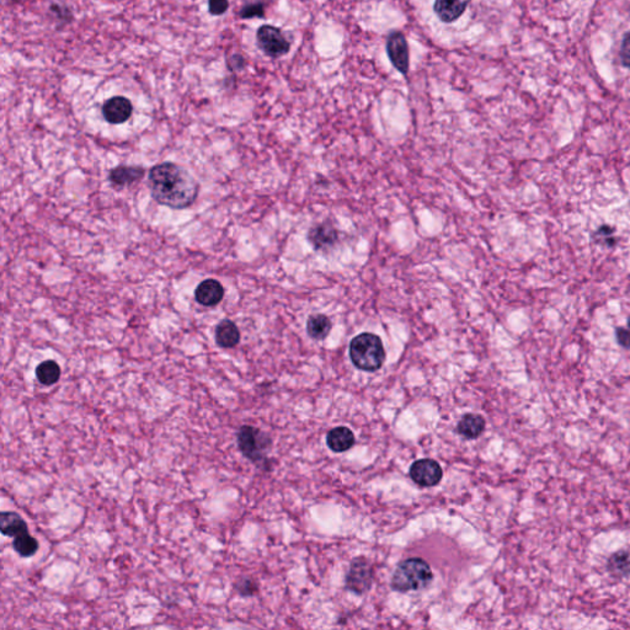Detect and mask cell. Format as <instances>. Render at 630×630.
Segmentation results:
<instances>
[{"instance_id": "cell-12", "label": "cell", "mask_w": 630, "mask_h": 630, "mask_svg": "<svg viewBox=\"0 0 630 630\" xmlns=\"http://www.w3.org/2000/svg\"><path fill=\"white\" fill-rule=\"evenodd\" d=\"M472 0H435L433 10L443 22H454L463 15Z\"/></svg>"}, {"instance_id": "cell-21", "label": "cell", "mask_w": 630, "mask_h": 630, "mask_svg": "<svg viewBox=\"0 0 630 630\" xmlns=\"http://www.w3.org/2000/svg\"><path fill=\"white\" fill-rule=\"evenodd\" d=\"M13 547H14L15 552L20 557H30L36 554L37 549H38V543L31 534L24 533V534H20V536L14 538Z\"/></svg>"}, {"instance_id": "cell-13", "label": "cell", "mask_w": 630, "mask_h": 630, "mask_svg": "<svg viewBox=\"0 0 630 630\" xmlns=\"http://www.w3.org/2000/svg\"><path fill=\"white\" fill-rule=\"evenodd\" d=\"M240 331L230 319H224L216 328V343L222 349H233L239 344Z\"/></svg>"}, {"instance_id": "cell-23", "label": "cell", "mask_w": 630, "mask_h": 630, "mask_svg": "<svg viewBox=\"0 0 630 630\" xmlns=\"http://www.w3.org/2000/svg\"><path fill=\"white\" fill-rule=\"evenodd\" d=\"M265 15L264 11V6L261 3H253L248 6H243V9L240 11V16L243 19H251V17H262Z\"/></svg>"}, {"instance_id": "cell-7", "label": "cell", "mask_w": 630, "mask_h": 630, "mask_svg": "<svg viewBox=\"0 0 630 630\" xmlns=\"http://www.w3.org/2000/svg\"><path fill=\"white\" fill-rule=\"evenodd\" d=\"M442 468L433 459H420L410 468L412 479L420 486H435L442 479Z\"/></svg>"}, {"instance_id": "cell-9", "label": "cell", "mask_w": 630, "mask_h": 630, "mask_svg": "<svg viewBox=\"0 0 630 630\" xmlns=\"http://www.w3.org/2000/svg\"><path fill=\"white\" fill-rule=\"evenodd\" d=\"M133 111L132 103L123 96H114L105 103L103 115L105 120L112 125L123 123L130 119Z\"/></svg>"}, {"instance_id": "cell-18", "label": "cell", "mask_w": 630, "mask_h": 630, "mask_svg": "<svg viewBox=\"0 0 630 630\" xmlns=\"http://www.w3.org/2000/svg\"><path fill=\"white\" fill-rule=\"evenodd\" d=\"M485 428V420L480 415H474V414H468L459 421L458 433L463 437L472 438L479 437L483 433Z\"/></svg>"}, {"instance_id": "cell-20", "label": "cell", "mask_w": 630, "mask_h": 630, "mask_svg": "<svg viewBox=\"0 0 630 630\" xmlns=\"http://www.w3.org/2000/svg\"><path fill=\"white\" fill-rule=\"evenodd\" d=\"M307 330L309 336L313 339H325L331 330V322L324 314H314L308 319Z\"/></svg>"}, {"instance_id": "cell-25", "label": "cell", "mask_w": 630, "mask_h": 630, "mask_svg": "<svg viewBox=\"0 0 630 630\" xmlns=\"http://www.w3.org/2000/svg\"><path fill=\"white\" fill-rule=\"evenodd\" d=\"M237 591L244 597L253 596L257 591V585L250 578H244L237 585Z\"/></svg>"}, {"instance_id": "cell-4", "label": "cell", "mask_w": 630, "mask_h": 630, "mask_svg": "<svg viewBox=\"0 0 630 630\" xmlns=\"http://www.w3.org/2000/svg\"><path fill=\"white\" fill-rule=\"evenodd\" d=\"M237 440L240 452L244 457L253 463L262 465L267 463L266 452L271 447V438L269 437L267 433L250 425H244L240 427Z\"/></svg>"}, {"instance_id": "cell-1", "label": "cell", "mask_w": 630, "mask_h": 630, "mask_svg": "<svg viewBox=\"0 0 630 630\" xmlns=\"http://www.w3.org/2000/svg\"><path fill=\"white\" fill-rule=\"evenodd\" d=\"M148 186L151 197L170 209H188L197 198V181L185 167L174 163H162L153 167Z\"/></svg>"}, {"instance_id": "cell-17", "label": "cell", "mask_w": 630, "mask_h": 630, "mask_svg": "<svg viewBox=\"0 0 630 630\" xmlns=\"http://www.w3.org/2000/svg\"><path fill=\"white\" fill-rule=\"evenodd\" d=\"M607 570L615 578H623L630 576V552L618 550L613 553L607 560Z\"/></svg>"}, {"instance_id": "cell-22", "label": "cell", "mask_w": 630, "mask_h": 630, "mask_svg": "<svg viewBox=\"0 0 630 630\" xmlns=\"http://www.w3.org/2000/svg\"><path fill=\"white\" fill-rule=\"evenodd\" d=\"M615 230L613 228H610V225H603V227H601L599 230L594 232V241L596 243H599L601 245H606V246H613L615 244Z\"/></svg>"}, {"instance_id": "cell-28", "label": "cell", "mask_w": 630, "mask_h": 630, "mask_svg": "<svg viewBox=\"0 0 630 630\" xmlns=\"http://www.w3.org/2000/svg\"><path fill=\"white\" fill-rule=\"evenodd\" d=\"M244 58L240 57V56H233V57L230 59V68L232 69V70H235V69H243L244 68Z\"/></svg>"}, {"instance_id": "cell-6", "label": "cell", "mask_w": 630, "mask_h": 630, "mask_svg": "<svg viewBox=\"0 0 630 630\" xmlns=\"http://www.w3.org/2000/svg\"><path fill=\"white\" fill-rule=\"evenodd\" d=\"M372 576H373V571H372L370 562L363 557L354 559V562H351L347 578H346L347 589L354 591L356 594H365L366 591L370 587Z\"/></svg>"}, {"instance_id": "cell-30", "label": "cell", "mask_w": 630, "mask_h": 630, "mask_svg": "<svg viewBox=\"0 0 630 630\" xmlns=\"http://www.w3.org/2000/svg\"><path fill=\"white\" fill-rule=\"evenodd\" d=\"M13 1H20V0H13Z\"/></svg>"}, {"instance_id": "cell-11", "label": "cell", "mask_w": 630, "mask_h": 630, "mask_svg": "<svg viewBox=\"0 0 630 630\" xmlns=\"http://www.w3.org/2000/svg\"><path fill=\"white\" fill-rule=\"evenodd\" d=\"M309 241L317 250H328L336 244L339 234L330 223L318 224L309 230Z\"/></svg>"}, {"instance_id": "cell-5", "label": "cell", "mask_w": 630, "mask_h": 630, "mask_svg": "<svg viewBox=\"0 0 630 630\" xmlns=\"http://www.w3.org/2000/svg\"><path fill=\"white\" fill-rule=\"evenodd\" d=\"M257 45L262 50V52L269 57L278 58L285 56L290 51V42L287 41L280 29L264 25L257 30Z\"/></svg>"}, {"instance_id": "cell-15", "label": "cell", "mask_w": 630, "mask_h": 630, "mask_svg": "<svg viewBox=\"0 0 630 630\" xmlns=\"http://www.w3.org/2000/svg\"><path fill=\"white\" fill-rule=\"evenodd\" d=\"M0 531L4 536L15 538L20 534L27 533L29 528H27V522L20 515H17L13 511L10 512L6 511V512H1V515H0Z\"/></svg>"}, {"instance_id": "cell-2", "label": "cell", "mask_w": 630, "mask_h": 630, "mask_svg": "<svg viewBox=\"0 0 630 630\" xmlns=\"http://www.w3.org/2000/svg\"><path fill=\"white\" fill-rule=\"evenodd\" d=\"M350 357L359 370L375 372L384 363L386 351L375 333H359L350 344Z\"/></svg>"}, {"instance_id": "cell-24", "label": "cell", "mask_w": 630, "mask_h": 630, "mask_svg": "<svg viewBox=\"0 0 630 630\" xmlns=\"http://www.w3.org/2000/svg\"><path fill=\"white\" fill-rule=\"evenodd\" d=\"M620 57L622 64L630 69V32L625 33V36L623 37V41L620 45Z\"/></svg>"}, {"instance_id": "cell-3", "label": "cell", "mask_w": 630, "mask_h": 630, "mask_svg": "<svg viewBox=\"0 0 630 630\" xmlns=\"http://www.w3.org/2000/svg\"><path fill=\"white\" fill-rule=\"evenodd\" d=\"M433 575L430 565L423 559L412 557L401 562L396 568L391 586L399 592L420 591L433 581Z\"/></svg>"}, {"instance_id": "cell-14", "label": "cell", "mask_w": 630, "mask_h": 630, "mask_svg": "<svg viewBox=\"0 0 630 630\" xmlns=\"http://www.w3.org/2000/svg\"><path fill=\"white\" fill-rule=\"evenodd\" d=\"M327 442L331 451L341 453L354 446V435L347 427H336L328 433Z\"/></svg>"}, {"instance_id": "cell-10", "label": "cell", "mask_w": 630, "mask_h": 630, "mask_svg": "<svg viewBox=\"0 0 630 630\" xmlns=\"http://www.w3.org/2000/svg\"><path fill=\"white\" fill-rule=\"evenodd\" d=\"M224 297V288L220 282L213 278L204 280L198 285L195 291V298L204 307H213Z\"/></svg>"}, {"instance_id": "cell-8", "label": "cell", "mask_w": 630, "mask_h": 630, "mask_svg": "<svg viewBox=\"0 0 630 630\" xmlns=\"http://www.w3.org/2000/svg\"><path fill=\"white\" fill-rule=\"evenodd\" d=\"M387 52L391 64L405 75L409 72V50L405 36L401 32H393L389 35L387 41Z\"/></svg>"}, {"instance_id": "cell-29", "label": "cell", "mask_w": 630, "mask_h": 630, "mask_svg": "<svg viewBox=\"0 0 630 630\" xmlns=\"http://www.w3.org/2000/svg\"><path fill=\"white\" fill-rule=\"evenodd\" d=\"M628 327H629V329H630V318H629V322H628Z\"/></svg>"}, {"instance_id": "cell-26", "label": "cell", "mask_w": 630, "mask_h": 630, "mask_svg": "<svg viewBox=\"0 0 630 630\" xmlns=\"http://www.w3.org/2000/svg\"><path fill=\"white\" fill-rule=\"evenodd\" d=\"M230 8L228 0H209V9L212 15H222Z\"/></svg>"}, {"instance_id": "cell-27", "label": "cell", "mask_w": 630, "mask_h": 630, "mask_svg": "<svg viewBox=\"0 0 630 630\" xmlns=\"http://www.w3.org/2000/svg\"><path fill=\"white\" fill-rule=\"evenodd\" d=\"M615 339H617V343H618L622 347L630 349V329H617V330H615Z\"/></svg>"}, {"instance_id": "cell-16", "label": "cell", "mask_w": 630, "mask_h": 630, "mask_svg": "<svg viewBox=\"0 0 630 630\" xmlns=\"http://www.w3.org/2000/svg\"><path fill=\"white\" fill-rule=\"evenodd\" d=\"M146 170L140 167H119L110 172V181L115 186L122 188L126 185L140 181L144 177Z\"/></svg>"}, {"instance_id": "cell-19", "label": "cell", "mask_w": 630, "mask_h": 630, "mask_svg": "<svg viewBox=\"0 0 630 630\" xmlns=\"http://www.w3.org/2000/svg\"><path fill=\"white\" fill-rule=\"evenodd\" d=\"M36 378L43 386H53L61 378V367L52 359L43 361L36 367Z\"/></svg>"}]
</instances>
